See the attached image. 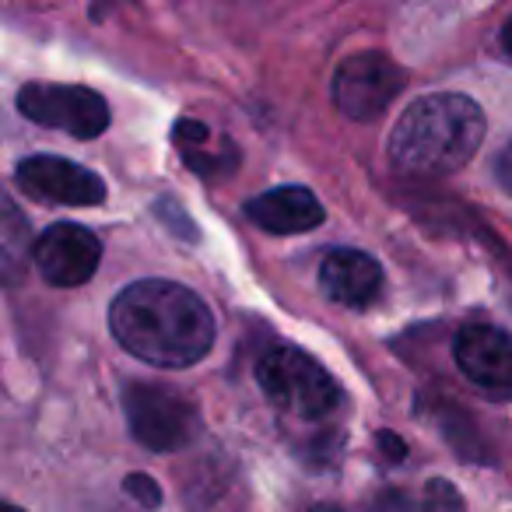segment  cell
Returning <instances> with one entry per match:
<instances>
[{"instance_id":"7c38bea8","label":"cell","mask_w":512,"mask_h":512,"mask_svg":"<svg viewBox=\"0 0 512 512\" xmlns=\"http://www.w3.org/2000/svg\"><path fill=\"white\" fill-rule=\"evenodd\" d=\"M0 235H4V278L8 285H15L22 278V271L29 267V225L18 214L15 200H4V225H0Z\"/></svg>"},{"instance_id":"9c48e42d","label":"cell","mask_w":512,"mask_h":512,"mask_svg":"<svg viewBox=\"0 0 512 512\" xmlns=\"http://www.w3.org/2000/svg\"><path fill=\"white\" fill-rule=\"evenodd\" d=\"M453 355L474 386L491 397H512V334L491 323H467L456 334Z\"/></svg>"},{"instance_id":"6da1fadb","label":"cell","mask_w":512,"mask_h":512,"mask_svg":"<svg viewBox=\"0 0 512 512\" xmlns=\"http://www.w3.org/2000/svg\"><path fill=\"white\" fill-rule=\"evenodd\" d=\"M109 330L120 348L162 369L197 365L214 344V316L207 302L165 278L123 288L109 306Z\"/></svg>"},{"instance_id":"4fadbf2b","label":"cell","mask_w":512,"mask_h":512,"mask_svg":"<svg viewBox=\"0 0 512 512\" xmlns=\"http://www.w3.org/2000/svg\"><path fill=\"white\" fill-rule=\"evenodd\" d=\"M421 512H467V505L456 484H449L446 477H432L421 491Z\"/></svg>"},{"instance_id":"277c9868","label":"cell","mask_w":512,"mask_h":512,"mask_svg":"<svg viewBox=\"0 0 512 512\" xmlns=\"http://www.w3.org/2000/svg\"><path fill=\"white\" fill-rule=\"evenodd\" d=\"M130 435L151 453H176L200 432V414L179 390L162 383H130L123 393Z\"/></svg>"},{"instance_id":"52a82bcc","label":"cell","mask_w":512,"mask_h":512,"mask_svg":"<svg viewBox=\"0 0 512 512\" xmlns=\"http://www.w3.org/2000/svg\"><path fill=\"white\" fill-rule=\"evenodd\" d=\"M15 183L25 197L39 204L64 207H99L106 200V183L92 169L57 155H32L18 165Z\"/></svg>"},{"instance_id":"5b68a950","label":"cell","mask_w":512,"mask_h":512,"mask_svg":"<svg viewBox=\"0 0 512 512\" xmlns=\"http://www.w3.org/2000/svg\"><path fill=\"white\" fill-rule=\"evenodd\" d=\"M18 113L39 127L64 130L78 141H92V137L106 134L109 120H113L99 92L85 85H53V81L25 85L18 92Z\"/></svg>"},{"instance_id":"2e32d148","label":"cell","mask_w":512,"mask_h":512,"mask_svg":"<svg viewBox=\"0 0 512 512\" xmlns=\"http://www.w3.org/2000/svg\"><path fill=\"white\" fill-rule=\"evenodd\" d=\"M495 179H498V183L505 186V190L512 193V141L505 144V151H502V155L495 158Z\"/></svg>"},{"instance_id":"ffe728a7","label":"cell","mask_w":512,"mask_h":512,"mask_svg":"<svg viewBox=\"0 0 512 512\" xmlns=\"http://www.w3.org/2000/svg\"><path fill=\"white\" fill-rule=\"evenodd\" d=\"M4 512H22V509H18V505H11V502H8V505H4Z\"/></svg>"},{"instance_id":"8992f818","label":"cell","mask_w":512,"mask_h":512,"mask_svg":"<svg viewBox=\"0 0 512 512\" xmlns=\"http://www.w3.org/2000/svg\"><path fill=\"white\" fill-rule=\"evenodd\" d=\"M404 88V71L383 53H355L334 74V106L348 120H376Z\"/></svg>"},{"instance_id":"e0dca14e","label":"cell","mask_w":512,"mask_h":512,"mask_svg":"<svg viewBox=\"0 0 512 512\" xmlns=\"http://www.w3.org/2000/svg\"><path fill=\"white\" fill-rule=\"evenodd\" d=\"M379 446H386L383 453L390 456V460H404V442H400L397 435L383 432V435H379Z\"/></svg>"},{"instance_id":"5bb4252c","label":"cell","mask_w":512,"mask_h":512,"mask_svg":"<svg viewBox=\"0 0 512 512\" xmlns=\"http://www.w3.org/2000/svg\"><path fill=\"white\" fill-rule=\"evenodd\" d=\"M123 491H127L130 498H137L144 509H158V505H162V488H158L155 477H148V474H130L127 481H123Z\"/></svg>"},{"instance_id":"7a4b0ae2","label":"cell","mask_w":512,"mask_h":512,"mask_svg":"<svg viewBox=\"0 0 512 512\" xmlns=\"http://www.w3.org/2000/svg\"><path fill=\"white\" fill-rule=\"evenodd\" d=\"M484 141V113L474 99L435 92L407 106L390 134V162L411 179H439L463 169Z\"/></svg>"},{"instance_id":"30bf717a","label":"cell","mask_w":512,"mask_h":512,"mask_svg":"<svg viewBox=\"0 0 512 512\" xmlns=\"http://www.w3.org/2000/svg\"><path fill=\"white\" fill-rule=\"evenodd\" d=\"M320 288L337 306L365 309L383 292V267L362 249H334L320 264Z\"/></svg>"},{"instance_id":"9a60e30c","label":"cell","mask_w":512,"mask_h":512,"mask_svg":"<svg viewBox=\"0 0 512 512\" xmlns=\"http://www.w3.org/2000/svg\"><path fill=\"white\" fill-rule=\"evenodd\" d=\"M372 512H414V505H411V498H407L404 491L386 488V491H379V495H376Z\"/></svg>"},{"instance_id":"ba28073f","label":"cell","mask_w":512,"mask_h":512,"mask_svg":"<svg viewBox=\"0 0 512 512\" xmlns=\"http://www.w3.org/2000/svg\"><path fill=\"white\" fill-rule=\"evenodd\" d=\"M32 260H36L39 274L57 288H78L92 281L102 260V242L95 232L74 221H57L50 225L32 246Z\"/></svg>"},{"instance_id":"ac0fdd59","label":"cell","mask_w":512,"mask_h":512,"mask_svg":"<svg viewBox=\"0 0 512 512\" xmlns=\"http://www.w3.org/2000/svg\"><path fill=\"white\" fill-rule=\"evenodd\" d=\"M502 46H505V53L512 57V15H509V22H505V29H502Z\"/></svg>"},{"instance_id":"8fae6325","label":"cell","mask_w":512,"mask_h":512,"mask_svg":"<svg viewBox=\"0 0 512 512\" xmlns=\"http://www.w3.org/2000/svg\"><path fill=\"white\" fill-rule=\"evenodd\" d=\"M246 218L271 235H299L323 225V204L306 186H281L249 200Z\"/></svg>"},{"instance_id":"d6986e66","label":"cell","mask_w":512,"mask_h":512,"mask_svg":"<svg viewBox=\"0 0 512 512\" xmlns=\"http://www.w3.org/2000/svg\"><path fill=\"white\" fill-rule=\"evenodd\" d=\"M309 512H337L334 505H316V509H309Z\"/></svg>"},{"instance_id":"3957f363","label":"cell","mask_w":512,"mask_h":512,"mask_svg":"<svg viewBox=\"0 0 512 512\" xmlns=\"http://www.w3.org/2000/svg\"><path fill=\"white\" fill-rule=\"evenodd\" d=\"M256 383L278 411L299 421L323 418L341 400V386L334 383V376L316 358H309L306 351L292 348V344H278V348L260 355Z\"/></svg>"}]
</instances>
